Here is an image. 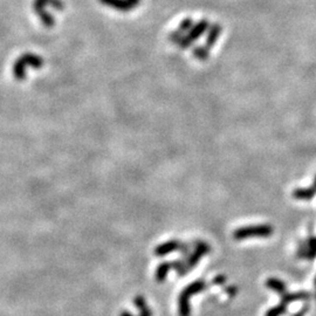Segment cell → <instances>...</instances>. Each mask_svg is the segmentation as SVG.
Segmentation results:
<instances>
[{"instance_id": "cell-1", "label": "cell", "mask_w": 316, "mask_h": 316, "mask_svg": "<svg viewBox=\"0 0 316 316\" xmlns=\"http://www.w3.org/2000/svg\"><path fill=\"white\" fill-rule=\"evenodd\" d=\"M43 66L42 58H40L39 55L32 54V53H27V54H23L20 58L17 59L13 65V76L15 80H24L26 77V71L28 68H35V70H40Z\"/></svg>"}, {"instance_id": "cell-2", "label": "cell", "mask_w": 316, "mask_h": 316, "mask_svg": "<svg viewBox=\"0 0 316 316\" xmlns=\"http://www.w3.org/2000/svg\"><path fill=\"white\" fill-rule=\"evenodd\" d=\"M274 232V227L270 224L248 225L234 230V240H246L251 238H270Z\"/></svg>"}, {"instance_id": "cell-3", "label": "cell", "mask_w": 316, "mask_h": 316, "mask_svg": "<svg viewBox=\"0 0 316 316\" xmlns=\"http://www.w3.org/2000/svg\"><path fill=\"white\" fill-rule=\"evenodd\" d=\"M206 288V283L204 280H197L195 282L190 283L179 296V316H190V298L203 292Z\"/></svg>"}, {"instance_id": "cell-4", "label": "cell", "mask_w": 316, "mask_h": 316, "mask_svg": "<svg viewBox=\"0 0 316 316\" xmlns=\"http://www.w3.org/2000/svg\"><path fill=\"white\" fill-rule=\"evenodd\" d=\"M209 27H210L209 21L206 20V19H202V20L198 21L196 25H193L192 28L187 32V34H185V35L183 36V39L180 40V42L178 43V45H179L181 49L189 48V47H191V45H192L196 40H198L199 37L209 30Z\"/></svg>"}, {"instance_id": "cell-5", "label": "cell", "mask_w": 316, "mask_h": 316, "mask_svg": "<svg viewBox=\"0 0 316 316\" xmlns=\"http://www.w3.org/2000/svg\"><path fill=\"white\" fill-rule=\"evenodd\" d=\"M298 255L300 258L308 259V260H314L316 258V237H309L303 244H300Z\"/></svg>"}, {"instance_id": "cell-6", "label": "cell", "mask_w": 316, "mask_h": 316, "mask_svg": "<svg viewBox=\"0 0 316 316\" xmlns=\"http://www.w3.org/2000/svg\"><path fill=\"white\" fill-rule=\"evenodd\" d=\"M312 298V294L307 292H296V293H289L287 292L284 295L281 296V302L284 305H290V303L299 302V301H308Z\"/></svg>"}, {"instance_id": "cell-7", "label": "cell", "mask_w": 316, "mask_h": 316, "mask_svg": "<svg viewBox=\"0 0 316 316\" xmlns=\"http://www.w3.org/2000/svg\"><path fill=\"white\" fill-rule=\"evenodd\" d=\"M103 5L115 8L120 12H130L135 8L129 0H100Z\"/></svg>"}, {"instance_id": "cell-8", "label": "cell", "mask_w": 316, "mask_h": 316, "mask_svg": "<svg viewBox=\"0 0 316 316\" xmlns=\"http://www.w3.org/2000/svg\"><path fill=\"white\" fill-rule=\"evenodd\" d=\"M265 286L267 287L268 289L273 290L274 293L279 294L281 296L288 292L286 283H284L282 280L278 279V278H268V279L265 281Z\"/></svg>"}, {"instance_id": "cell-9", "label": "cell", "mask_w": 316, "mask_h": 316, "mask_svg": "<svg viewBox=\"0 0 316 316\" xmlns=\"http://www.w3.org/2000/svg\"><path fill=\"white\" fill-rule=\"evenodd\" d=\"M221 31H223V28H221L219 24H213L212 26H210L208 30V36H206L205 40V46L211 49L212 47L215 45V42L218 41L219 36H220L221 34Z\"/></svg>"}, {"instance_id": "cell-10", "label": "cell", "mask_w": 316, "mask_h": 316, "mask_svg": "<svg viewBox=\"0 0 316 316\" xmlns=\"http://www.w3.org/2000/svg\"><path fill=\"white\" fill-rule=\"evenodd\" d=\"M293 198L298 200H303V202H308V200L314 199L316 196V190L314 186L311 187H298L293 191Z\"/></svg>"}, {"instance_id": "cell-11", "label": "cell", "mask_w": 316, "mask_h": 316, "mask_svg": "<svg viewBox=\"0 0 316 316\" xmlns=\"http://www.w3.org/2000/svg\"><path fill=\"white\" fill-rule=\"evenodd\" d=\"M287 313V305L284 303H279V305L274 306L268 309L267 312L265 313V316H283Z\"/></svg>"}, {"instance_id": "cell-12", "label": "cell", "mask_w": 316, "mask_h": 316, "mask_svg": "<svg viewBox=\"0 0 316 316\" xmlns=\"http://www.w3.org/2000/svg\"><path fill=\"white\" fill-rule=\"evenodd\" d=\"M193 55H195L196 59H198L200 61H206L210 56V48L205 45L195 47V49H193Z\"/></svg>"}, {"instance_id": "cell-13", "label": "cell", "mask_w": 316, "mask_h": 316, "mask_svg": "<svg viewBox=\"0 0 316 316\" xmlns=\"http://www.w3.org/2000/svg\"><path fill=\"white\" fill-rule=\"evenodd\" d=\"M34 2L45 6V7H47V6H52V7L58 9V11H62V9L65 8V4L61 0H34Z\"/></svg>"}, {"instance_id": "cell-14", "label": "cell", "mask_w": 316, "mask_h": 316, "mask_svg": "<svg viewBox=\"0 0 316 316\" xmlns=\"http://www.w3.org/2000/svg\"><path fill=\"white\" fill-rule=\"evenodd\" d=\"M179 243L178 242H170L168 243L167 245H162L161 247H158L157 249H156V252H158V255H164V254H168L169 252L174 251V249H178L179 248Z\"/></svg>"}, {"instance_id": "cell-15", "label": "cell", "mask_w": 316, "mask_h": 316, "mask_svg": "<svg viewBox=\"0 0 316 316\" xmlns=\"http://www.w3.org/2000/svg\"><path fill=\"white\" fill-rule=\"evenodd\" d=\"M193 26V20L191 18H185L183 21H181L179 27H178V31H179L180 33H183L184 35H185V33L189 32V31L192 28Z\"/></svg>"}, {"instance_id": "cell-16", "label": "cell", "mask_w": 316, "mask_h": 316, "mask_svg": "<svg viewBox=\"0 0 316 316\" xmlns=\"http://www.w3.org/2000/svg\"><path fill=\"white\" fill-rule=\"evenodd\" d=\"M183 36H184V34L180 33L179 31L177 30V31H175V32H172L170 35H169V40H170L172 43H179L180 40L183 39Z\"/></svg>"}, {"instance_id": "cell-17", "label": "cell", "mask_w": 316, "mask_h": 316, "mask_svg": "<svg viewBox=\"0 0 316 316\" xmlns=\"http://www.w3.org/2000/svg\"><path fill=\"white\" fill-rule=\"evenodd\" d=\"M308 312H309V305H305L301 308V311L295 313V314H293L292 316H306V314H307Z\"/></svg>"}, {"instance_id": "cell-18", "label": "cell", "mask_w": 316, "mask_h": 316, "mask_svg": "<svg viewBox=\"0 0 316 316\" xmlns=\"http://www.w3.org/2000/svg\"><path fill=\"white\" fill-rule=\"evenodd\" d=\"M226 293H227L230 296H234V295H236V294L238 293V288H237L236 286L227 287V288H226Z\"/></svg>"}, {"instance_id": "cell-19", "label": "cell", "mask_w": 316, "mask_h": 316, "mask_svg": "<svg viewBox=\"0 0 316 316\" xmlns=\"http://www.w3.org/2000/svg\"><path fill=\"white\" fill-rule=\"evenodd\" d=\"M225 280H226V278L223 277V275H219V277H217L214 279V283L215 284H223V283H225Z\"/></svg>"}, {"instance_id": "cell-20", "label": "cell", "mask_w": 316, "mask_h": 316, "mask_svg": "<svg viewBox=\"0 0 316 316\" xmlns=\"http://www.w3.org/2000/svg\"><path fill=\"white\" fill-rule=\"evenodd\" d=\"M129 1L131 2V4H133L134 6H135V7H137V6H139L140 4V0H129Z\"/></svg>"}, {"instance_id": "cell-21", "label": "cell", "mask_w": 316, "mask_h": 316, "mask_svg": "<svg viewBox=\"0 0 316 316\" xmlns=\"http://www.w3.org/2000/svg\"><path fill=\"white\" fill-rule=\"evenodd\" d=\"M313 186H314V189L316 190V175H315V177H314V183H313Z\"/></svg>"}, {"instance_id": "cell-22", "label": "cell", "mask_w": 316, "mask_h": 316, "mask_svg": "<svg viewBox=\"0 0 316 316\" xmlns=\"http://www.w3.org/2000/svg\"><path fill=\"white\" fill-rule=\"evenodd\" d=\"M314 286L316 287V277H315V280H314Z\"/></svg>"}, {"instance_id": "cell-23", "label": "cell", "mask_w": 316, "mask_h": 316, "mask_svg": "<svg viewBox=\"0 0 316 316\" xmlns=\"http://www.w3.org/2000/svg\"><path fill=\"white\" fill-rule=\"evenodd\" d=\"M315 299H316V294H315Z\"/></svg>"}]
</instances>
